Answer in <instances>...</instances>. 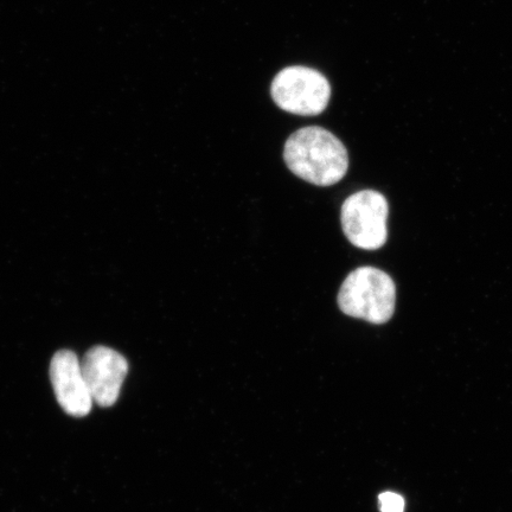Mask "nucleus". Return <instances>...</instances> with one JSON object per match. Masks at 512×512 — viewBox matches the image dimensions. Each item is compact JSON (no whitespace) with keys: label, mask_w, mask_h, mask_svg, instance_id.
I'll return each instance as SVG.
<instances>
[{"label":"nucleus","mask_w":512,"mask_h":512,"mask_svg":"<svg viewBox=\"0 0 512 512\" xmlns=\"http://www.w3.org/2000/svg\"><path fill=\"white\" fill-rule=\"evenodd\" d=\"M287 168L317 187L342 181L349 169L348 151L334 134L311 126L294 132L284 149Z\"/></svg>","instance_id":"obj_1"},{"label":"nucleus","mask_w":512,"mask_h":512,"mask_svg":"<svg viewBox=\"0 0 512 512\" xmlns=\"http://www.w3.org/2000/svg\"><path fill=\"white\" fill-rule=\"evenodd\" d=\"M395 304L393 279L375 267H360L351 272L338 293V306L345 315L373 324L389 322Z\"/></svg>","instance_id":"obj_2"},{"label":"nucleus","mask_w":512,"mask_h":512,"mask_svg":"<svg viewBox=\"0 0 512 512\" xmlns=\"http://www.w3.org/2000/svg\"><path fill=\"white\" fill-rule=\"evenodd\" d=\"M388 215V202L380 192L358 191L343 203V232L352 245L366 251H376L387 242Z\"/></svg>","instance_id":"obj_3"},{"label":"nucleus","mask_w":512,"mask_h":512,"mask_svg":"<svg viewBox=\"0 0 512 512\" xmlns=\"http://www.w3.org/2000/svg\"><path fill=\"white\" fill-rule=\"evenodd\" d=\"M271 94L281 110L298 115H318L329 104L331 86L318 70L288 67L275 76Z\"/></svg>","instance_id":"obj_4"},{"label":"nucleus","mask_w":512,"mask_h":512,"mask_svg":"<svg viewBox=\"0 0 512 512\" xmlns=\"http://www.w3.org/2000/svg\"><path fill=\"white\" fill-rule=\"evenodd\" d=\"M81 369L93 402L100 407L113 406L127 375L126 358L118 351L99 345L83 356Z\"/></svg>","instance_id":"obj_5"},{"label":"nucleus","mask_w":512,"mask_h":512,"mask_svg":"<svg viewBox=\"0 0 512 512\" xmlns=\"http://www.w3.org/2000/svg\"><path fill=\"white\" fill-rule=\"evenodd\" d=\"M50 379L63 411L83 418L92 411L93 399L81 369V361L70 350L57 351L50 363Z\"/></svg>","instance_id":"obj_6"},{"label":"nucleus","mask_w":512,"mask_h":512,"mask_svg":"<svg viewBox=\"0 0 512 512\" xmlns=\"http://www.w3.org/2000/svg\"><path fill=\"white\" fill-rule=\"evenodd\" d=\"M379 501L381 512H405V499L395 492H384Z\"/></svg>","instance_id":"obj_7"}]
</instances>
